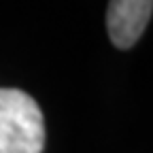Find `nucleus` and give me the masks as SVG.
Returning <instances> with one entry per match:
<instances>
[{
    "label": "nucleus",
    "instance_id": "obj_2",
    "mask_svg": "<svg viewBox=\"0 0 153 153\" xmlns=\"http://www.w3.org/2000/svg\"><path fill=\"white\" fill-rule=\"evenodd\" d=\"M153 13V0H108L106 32L115 47L130 49L138 43Z\"/></svg>",
    "mask_w": 153,
    "mask_h": 153
},
{
    "label": "nucleus",
    "instance_id": "obj_1",
    "mask_svg": "<svg viewBox=\"0 0 153 153\" xmlns=\"http://www.w3.org/2000/svg\"><path fill=\"white\" fill-rule=\"evenodd\" d=\"M45 119L22 89H0V153H43Z\"/></svg>",
    "mask_w": 153,
    "mask_h": 153
}]
</instances>
